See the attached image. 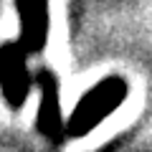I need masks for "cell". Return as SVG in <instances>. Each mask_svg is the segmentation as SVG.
I'll return each instance as SVG.
<instances>
[{
    "instance_id": "7a4b0ae2",
    "label": "cell",
    "mask_w": 152,
    "mask_h": 152,
    "mask_svg": "<svg viewBox=\"0 0 152 152\" xmlns=\"http://www.w3.org/2000/svg\"><path fill=\"white\" fill-rule=\"evenodd\" d=\"M28 56L31 53L18 41L0 43V94L10 109H20L31 94L33 76L28 66Z\"/></svg>"
},
{
    "instance_id": "3957f363",
    "label": "cell",
    "mask_w": 152,
    "mask_h": 152,
    "mask_svg": "<svg viewBox=\"0 0 152 152\" xmlns=\"http://www.w3.org/2000/svg\"><path fill=\"white\" fill-rule=\"evenodd\" d=\"M18 43L28 53H41L51 33V0H15Z\"/></svg>"
},
{
    "instance_id": "6da1fadb",
    "label": "cell",
    "mask_w": 152,
    "mask_h": 152,
    "mask_svg": "<svg viewBox=\"0 0 152 152\" xmlns=\"http://www.w3.org/2000/svg\"><path fill=\"white\" fill-rule=\"evenodd\" d=\"M127 94H129V84H127L124 76H119V74L104 76L102 81H96L76 102L69 122H64L66 134L69 137H84L91 129H96L109 114H114L124 104Z\"/></svg>"
},
{
    "instance_id": "277c9868",
    "label": "cell",
    "mask_w": 152,
    "mask_h": 152,
    "mask_svg": "<svg viewBox=\"0 0 152 152\" xmlns=\"http://www.w3.org/2000/svg\"><path fill=\"white\" fill-rule=\"evenodd\" d=\"M36 84L41 89V104H38V129L46 140L58 145L66 137L64 117H61V86L58 76L48 69H41L36 74Z\"/></svg>"
}]
</instances>
